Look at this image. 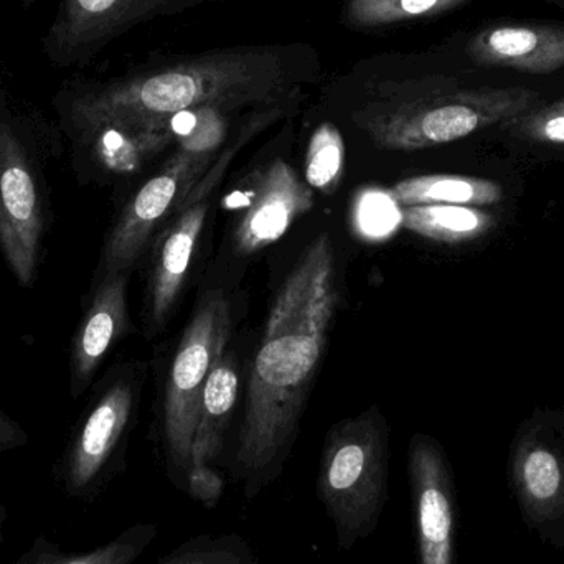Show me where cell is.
<instances>
[{
	"label": "cell",
	"instance_id": "obj_20",
	"mask_svg": "<svg viewBox=\"0 0 564 564\" xmlns=\"http://www.w3.org/2000/svg\"><path fill=\"white\" fill-rule=\"evenodd\" d=\"M473 0H347L344 22L357 29H380L406 20L441 15Z\"/></svg>",
	"mask_w": 564,
	"mask_h": 564
},
{
	"label": "cell",
	"instance_id": "obj_26",
	"mask_svg": "<svg viewBox=\"0 0 564 564\" xmlns=\"http://www.w3.org/2000/svg\"><path fill=\"white\" fill-rule=\"evenodd\" d=\"M29 441L25 427L6 411L0 410V454L25 447Z\"/></svg>",
	"mask_w": 564,
	"mask_h": 564
},
{
	"label": "cell",
	"instance_id": "obj_13",
	"mask_svg": "<svg viewBox=\"0 0 564 564\" xmlns=\"http://www.w3.org/2000/svg\"><path fill=\"white\" fill-rule=\"evenodd\" d=\"M129 328L128 273L96 281L91 302L69 347V394L78 400L95 380L96 371L116 341Z\"/></svg>",
	"mask_w": 564,
	"mask_h": 564
},
{
	"label": "cell",
	"instance_id": "obj_10",
	"mask_svg": "<svg viewBox=\"0 0 564 564\" xmlns=\"http://www.w3.org/2000/svg\"><path fill=\"white\" fill-rule=\"evenodd\" d=\"M417 564H456L457 502L453 470L440 444L416 434L408 447Z\"/></svg>",
	"mask_w": 564,
	"mask_h": 564
},
{
	"label": "cell",
	"instance_id": "obj_8",
	"mask_svg": "<svg viewBox=\"0 0 564 564\" xmlns=\"http://www.w3.org/2000/svg\"><path fill=\"white\" fill-rule=\"evenodd\" d=\"M205 2L218 0H59L42 52L56 68H85L132 26Z\"/></svg>",
	"mask_w": 564,
	"mask_h": 564
},
{
	"label": "cell",
	"instance_id": "obj_9",
	"mask_svg": "<svg viewBox=\"0 0 564 564\" xmlns=\"http://www.w3.org/2000/svg\"><path fill=\"white\" fill-rule=\"evenodd\" d=\"M208 162L210 155L178 149L165 167L139 188L111 228L102 247L95 282L109 274L129 273L172 207L181 204L195 187Z\"/></svg>",
	"mask_w": 564,
	"mask_h": 564
},
{
	"label": "cell",
	"instance_id": "obj_1",
	"mask_svg": "<svg viewBox=\"0 0 564 564\" xmlns=\"http://www.w3.org/2000/svg\"><path fill=\"white\" fill-rule=\"evenodd\" d=\"M307 45H250L175 58L111 82L66 83L53 108L66 138L95 131L175 134V116L202 106L263 108L292 101L317 78Z\"/></svg>",
	"mask_w": 564,
	"mask_h": 564
},
{
	"label": "cell",
	"instance_id": "obj_27",
	"mask_svg": "<svg viewBox=\"0 0 564 564\" xmlns=\"http://www.w3.org/2000/svg\"><path fill=\"white\" fill-rule=\"evenodd\" d=\"M7 520H9V510L0 503V545H2L3 536H6Z\"/></svg>",
	"mask_w": 564,
	"mask_h": 564
},
{
	"label": "cell",
	"instance_id": "obj_7",
	"mask_svg": "<svg viewBox=\"0 0 564 564\" xmlns=\"http://www.w3.org/2000/svg\"><path fill=\"white\" fill-rule=\"evenodd\" d=\"M230 307L221 292H212L185 328L169 371L162 406L161 436L169 479L178 490L192 464L198 404L208 375L230 340Z\"/></svg>",
	"mask_w": 564,
	"mask_h": 564
},
{
	"label": "cell",
	"instance_id": "obj_17",
	"mask_svg": "<svg viewBox=\"0 0 564 564\" xmlns=\"http://www.w3.org/2000/svg\"><path fill=\"white\" fill-rule=\"evenodd\" d=\"M400 207L464 205L486 207L502 202L503 188L489 178L473 175L431 174L404 178L388 191Z\"/></svg>",
	"mask_w": 564,
	"mask_h": 564
},
{
	"label": "cell",
	"instance_id": "obj_15",
	"mask_svg": "<svg viewBox=\"0 0 564 564\" xmlns=\"http://www.w3.org/2000/svg\"><path fill=\"white\" fill-rule=\"evenodd\" d=\"M467 55L487 68L549 75L564 68V26H487L473 36Z\"/></svg>",
	"mask_w": 564,
	"mask_h": 564
},
{
	"label": "cell",
	"instance_id": "obj_21",
	"mask_svg": "<svg viewBox=\"0 0 564 564\" xmlns=\"http://www.w3.org/2000/svg\"><path fill=\"white\" fill-rule=\"evenodd\" d=\"M155 564H261V560L238 533H202L185 540Z\"/></svg>",
	"mask_w": 564,
	"mask_h": 564
},
{
	"label": "cell",
	"instance_id": "obj_25",
	"mask_svg": "<svg viewBox=\"0 0 564 564\" xmlns=\"http://www.w3.org/2000/svg\"><path fill=\"white\" fill-rule=\"evenodd\" d=\"M397 207H400V205H398L387 192L383 200H381L380 207H378L377 214H375L373 200H371V195H368V197L364 198V202H360V205H358V227L361 228L364 234L371 235V237H384L388 230H391V228L400 224V221L391 220L390 217V210H394Z\"/></svg>",
	"mask_w": 564,
	"mask_h": 564
},
{
	"label": "cell",
	"instance_id": "obj_22",
	"mask_svg": "<svg viewBox=\"0 0 564 564\" xmlns=\"http://www.w3.org/2000/svg\"><path fill=\"white\" fill-rule=\"evenodd\" d=\"M345 167V144L337 126L321 122L312 132L305 155V182L315 191L332 194L340 184Z\"/></svg>",
	"mask_w": 564,
	"mask_h": 564
},
{
	"label": "cell",
	"instance_id": "obj_29",
	"mask_svg": "<svg viewBox=\"0 0 564 564\" xmlns=\"http://www.w3.org/2000/svg\"><path fill=\"white\" fill-rule=\"evenodd\" d=\"M6 95V89L2 88V83H0V96Z\"/></svg>",
	"mask_w": 564,
	"mask_h": 564
},
{
	"label": "cell",
	"instance_id": "obj_11",
	"mask_svg": "<svg viewBox=\"0 0 564 564\" xmlns=\"http://www.w3.org/2000/svg\"><path fill=\"white\" fill-rule=\"evenodd\" d=\"M261 128L254 121L248 122L241 132L240 139L234 148L228 149L210 172L185 195L178 204V218L174 221L161 247L155 260L154 278H152L151 302H149V321L154 327H161L167 321L182 285L187 278L188 267L197 247L198 237L204 228L210 207V192L220 178L221 172L227 169L228 162L234 158L237 149L251 135L260 132Z\"/></svg>",
	"mask_w": 564,
	"mask_h": 564
},
{
	"label": "cell",
	"instance_id": "obj_18",
	"mask_svg": "<svg viewBox=\"0 0 564 564\" xmlns=\"http://www.w3.org/2000/svg\"><path fill=\"white\" fill-rule=\"evenodd\" d=\"M154 523H135L89 552H65L59 543L39 533L32 545L10 564H134L158 539Z\"/></svg>",
	"mask_w": 564,
	"mask_h": 564
},
{
	"label": "cell",
	"instance_id": "obj_12",
	"mask_svg": "<svg viewBox=\"0 0 564 564\" xmlns=\"http://www.w3.org/2000/svg\"><path fill=\"white\" fill-rule=\"evenodd\" d=\"M314 207V194L284 159L263 169L250 195L247 210L235 228L241 254H253L276 243L285 231Z\"/></svg>",
	"mask_w": 564,
	"mask_h": 564
},
{
	"label": "cell",
	"instance_id": "obj_6",
	"mask_svg": "<svg viewBox=\"0 0 564 564\" xmlns=\"http://www.w3.org/2000/svg\"><path fill=\"white\" fill-rule=\"evenodd\" d=\"M46 200L32 132L0 96V253L20 288H33L43 258Z\"/></svg>",
	"mask_w": 564,
	"mask_h": 564
},
{
	"label": "cell",
	"instance_id": "obj_4",
	"mask_svg": "<svg viewBox=\"0 0 564 564\" xmlns=\"http://www.w3.org/2000/svg\"><path fill=\"white\" fill-rule=\"evenodd\" d=\"M390 427L378 408L341 420L325 436L315 496L348 553L370 539L388 502Z\"/></svg>",
	"mask_w": 564,
	"mask_h": 564
},
{
	"label": "cell",
	"instance_id": "obj_16",
	"mask_svg": "<svg viewBox=\"0 0 564 564\" xmlns=\"http://www.w3.org/2000/svg\"><path fill=\"white\" fill-rule=\"evenodd\" d=\"M237 365L225 351L212 368L198 404L197 426L192 443V463H217L224 451L225 433L238 400Z\"/></svg>",
	"mask_w": 564,
	"mask_h": 564
},
{
	"label": "cell",
	"instance_id": "obj_28",
	"mask_svg": "<svg viewBox=\"0 0 564 564\" xmlns=\"http://www.w3.org/2000/svg\"><path fill=\"white\" fill-rule=\"evenodd\" d=\"M20 6L32 7L33 3L40 2V0H19Z\"/></svg>",
	"mask_w": 564,
	"mask_h": 564
},
{
	"label": "cell",
	"instance_id": "obj_14",
	"mask_svg": "<svg viewBox=\"0 0 564 564\" xmlns=\"http://www.w3.org/2000/svg\"><path fill=\"white\" fill-rule=\"evenodd\" d=\"M510 479L525 522L549 530L564 520V451L539 430L520 437Z\"/></svg>",
	"mask_w": 564,
	"mask_h": 564
},
{
	"label": "cell",
	"instance_id": "obj_19",
	"mask_svg": "<svg viewBox=\"0 0 564 564\" xmlns=\"http://www.w3.org/2000/svg\"><path fill=\"white\" fill-rule=\"evenodd\" d=\"M401 225L427 240L460 245L486 237L496 227V218L479 207L414 205L401 207Z\"/></svg>",
	"mask_w": 564,
	"mask_h": 564
},
{
	"label": "cell",
	"instance_id": "obj_5",
	"mask_svg": "<svg viewBox=\"0 0 564 564\" xmlns=\"http://www.w3.org/2000/svg\"><path fill=\"white\" fill-rule=\"evenodd\" d=\"M138 408V384L116 373L79 416L53 467L56 489L73 502H98L124 473L126 449Z\"/></svg>",
	"mask_w": 564,
	"mask_h": 564
},
{
	"label": "cell",
	"instance_id": "obj_2",
	"mask_svg": "<svg viewBox=\"0 0 564 564\" xmlns=\"http://www.w3.org/2000/svg\"><path fill=\"white\" fill-rule=\"evenodd\" d=\"M337 307L334 245L318 235L282 282L251 365L228 464L248 502L280 479L291 456Z\"/></svg>",
	"mask_w": 564,
	"mask_h": 564
},
{
	"label": "cell",
	"instance_id": "obj_24",
	"mask_svg": "<svg viewBox=\"0 0 564 564\" xmlns=\"http://www.w3.org/2000/svg\"><path fill=\"white\" fill-rule=\"evenodd\" d=\"M185 494L194 502L200 503L205 509H217L225 492V479L212 464L192 463L185 474L184 487Z\"/></svg>",
	"mask_w": 564,
	"mask_h": 564
},
{
	"label": "cell",
	"instance_id": "obj_3",
	"mask_svg": "<svg viewBox=\"0 0 564 564\" xmlns=\"http://www.w3.org/2000/svg\"><path fill=\"white\" fill-rule=\"evenodd\" d=\"M539 102L540 95L525 88L393 91L361 109L354 119L380 148L421 151L512 121Z\"/></svg>",
	"mask_w": 564,
	"mask_h": 564
},
{
	"label": "cell",
	"instance_id": "obj_23",
	"mask_svg": "<svg viewBox=\"0 0 564 564\" xmlns=\"http://www.w3.org/2000/svg\"><path fill=\"white\" fill-rule=\"evenodd\" d=\"M519 138L539 144H564V98L509 121Z\"/></svg>",
	"mask_w": 564,
	"mask_h": 564
}]
</instances>
